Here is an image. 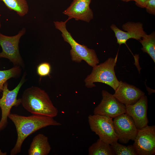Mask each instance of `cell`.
Listing matches in <instances>:
<instances>
[{
    "mask_svg": "<svg viewBox=\"0 0 155 155\" xmlns=\"http://www.w3.org/2000/svg\"><path fill=\"white\" fill-rule=\"evenodd\" d=\"M8 117L14 123L17 134L16 143L10 151L11 155L19 153L25 139L37 130L48 126H58L61 125L53 117L41 115L32 114L25 116L10 113Z\"/></svg>",
    "mask_w": 155,
    "mask_h": 155,
    "instance_id": "1",
    "label": "cell"
},
{
    "mask_svg": "<svg viewBox=\"0 0 155 155\" xmlns=\"http://www.w3.org/2000/svg\"><path fill=\"white\" fill-rule=\"evenodd\" d=\"M20 99L24 108L32 114L54 118L58 114L48 94L38 87L32 86L25 89Z\"/></svg>",
    "mask_w": 155,
    "mask_h": 155,
    "instance_id": "2",
    "label": "cell"
},
{
    "mask_svg": "<svg viewBox=\"0 0 155 155\" xmlns=\"http://www.w3.org/2000/svg\"><path fill=\"white\" fill-rule=\"evenodd\" d=\"M71 19L68 17L65 21L54 22L55 28L61 32L64 41L68 43L71 47L70 54L72 60L80 63L84 60L90 66L93 67L99 63V61L95 50L88 48L87 46L77 42L67 29L66 24Z\"/></svg>",
    "mask_w": 155,
    "mask_h": 155,
    "instance_id": "3",
    "label": "cell"
},
{
    "mask_svg": "<svg viewBox=\"0 0 155 155\" xmlns=\"http://www.w3.org/2000/svg\"><path fill=\"white\" fill-rule=\"evenodd\" d=\"M117 58V55L115 58L109 57L104 63L93 67L91 73L84 80L86 86L92 88L96 86L94 83L101 82L109 86L115 91L119 83L115 71Z\"/></svg>",
    "mask_w": 155,
    "mask_h": 155,
    "instance_id": "4",
    "label": "cell"
},
{
    "mask_svg": "<svg viewBox=\"0 0 155 155\" xmlns=\"http://www.w3.org/2000/svg\"><path fill=\"white\" fill-rule=\"evenodd\" d=\"M88 122L91 131L99 137V138L110 145L118 140L112 118L105 115L97 114L90 115Z\"/></svg>",
    "mask_w": 155,
    "mask_h": 155,
    "instance_id": "5",
    "label": "cell"
},
{
    "mask_svg": "<svg viewBox=\"0 0 155 155\" xmlns=\"http://www.w3.org/2000/svg\"><path fill=\"white\" fill-rule=\"evenodd\" d=\"M26 30L23 27L16 35L11 36L5 35L0 32V45L2 51L0 53V58L9 59L14 66H24L20 55L19 44L21 37L26 33Z\"/></svg>",
    "mask_w": 155,
    "mask_h": 155,
    "instance_id": "6",
    "label": "cell"
},
{
    "mask_svg": "<svg viewBox=\"0 0 155 155\" xmlns=\"http://www.w3.org/2000/svg\"><path fill=\"white\" fill-rule=\"evenodd\" d=\"M25 73L18 85L13 89L9 90L8 88V83H5L3 90L2 97L0 99V107L1 117L0 121V131L3 129L8 124L7 118L10 113L12 108L18 106L21 104L20 98L17 99L19 92L25 81Z\"/></svg>",
    "mask_w": 155,
    "mask_h": 155,
    "instance_id": "7",
    "label": "cell"
},
{
    "mask_svg": "<svg viewBox=\"0 0 155 155\" xmlns=\"http://www.w3.org/2000/svg\"><path fill=\"white\" fill-rule=\"evenodd\" d=\"M133 145L137 155H152L155 154V126L138 129Z\"/></svg>",
    "mask_w": 155,
    "mask_h": 155,
    "instance_id": "8",
    "label": "cell"
},
{
    "mask_svg": "<svg viewBox=\"0 0 155 155\" xmlns=\"http://www.w3.org/2000/svg\"><path fill=\"white\" fill-rule=\"evenodd\" d=\"M102 98L94 110V114L108 116L111 118L126 113L125 105L107 91L102 92Z\"/></svg>",
    "mask_w": 155,
    "mask_h": 155,
    "instance_id": "9",
    "label": "cell"
},
{
    "mask_svg": "<svg viewBox=\"0 0 155 155\" xmlns=\"http://www.w3.org/2000/svg\"><path fill=\"white\" fill-rule=\"evenodd\" d=\"M113 121L119 142L126 144L130 140L134 141L138 129L131 117L125 113L115 117Z\"/></svg>",
    "mask_w": 155,
    "mask_h": 155,
    "instance_id": "10",
    "label": "cell"
},
{
    "mask_svg": "<svg viewBox=\"0 0 155 155\" xmlns=\"http://www.w3.org/2000/svg\"><path fill=\"white\" fill-rule=\"evenodd\" d=\"M114 32L117 43L120 45L125 44L131 38L140 40L146 34L144 30L143 24L140 22H128L122 26V31L113 24L110 26Z\"/></svg>",
    "mask_w": 155,
    "mask_h": 155,
    "instance_id": "11",
    "label": "cell"
},
{
    "mask_svg": "<svg viewBox=\"0 0 155 155\" xmlns=\"http://www.w3.org/2000/svg\"><path fill=\"white\" fill-rule=\"evenodd\" d=\"M125 106V113L132 117L138 129L148 125V121L147 115L148 103L147 96L144 95L134 104L126 105Z\"/></svg>",
    "mask_w": 155,
    "mask_h": 155,
    "instance_id": "12",
    "label": "cell"
},
{
    "mask_svg": "<svg viewBox=\"0 0 155 155\" xmlns=\"http://www.w3.org/2000/svg\"><path fill=\"white\" fill-rule=\"evenodd\" d=\"M92 0H73L63 13L76 20L89 23L94 17L93 12L90 7Z\"/></svg>",
    "mask_w": 155,
    "mask_h": 155,
    "instance_id": "13",
    "label": "cell"
},
{
    "mask_svg": "<svg viewBox=\"0 0 155 155\" xmlns=\"http://www.w3.org/2000/svg\"><path fill=\"white\" fill-rule=\"evenodd\" d=\"M145 94L136 87L121 81L113 95L119 101L126 105L134 104Z\"/></svg>",
    "mask_w": 155,
    "mask_h": 155,
    "instance_id": "14",
    "label": "cell"
},
{
    "mask_svg": "<svg viewBox=\"0 0 155 155\" xmlns=\"http://www.w3.org/2000/svg\"><path fill=\"white\" fill-rule=\"evenodd\" d=\"M51 149L48 137L42 133H39L33 138L28 154L29 155H47Z\"/></svg>",
    "mask_w": 155,
    "mask_h": 155,
    "instance_id": "15",
    "label": "cell"
},
{
    "mask_svg": "<svg viewBox=\"0 0 155 155\" xmlns=\"http://www.w3.org/2000/svg\"><path fill=\"white\" fill-rule=\"evenodd\" d=\"M89 155H114L111 145L99 138L88 148Z\"/></svg>",
    "mask_w": 155,
    "mask_h": 155,
    "instance_id": "16",
    "label": "cell"
},
{
    "mask_svg": "<svg viewBox=\"0 0 155 155\" xmlns=\"http://www.w3.org/2000/svg\"><path fill=\"white\" fill-rule=\"evenodd\" d=\"M10 10L16 12L20 17L26 15L29 11V6L26 0H0Z\"/></svg>",
    "mask_w": 155,
    "mask_h": 155,
    "instance_id": "17",
    "label": "cell"
},
{
    "mask_svg": "<svg viewBox=\"0 0 155 155\" xmlns=\"http://www.w3.org/2000/svg\"><path fill=\"white\" fill-rule=\"evenodd\" d=\"M142 46V50L147 53L155 62V32L150 34H146L139 40Z\"/></svg>",
    "mask_w": 155,
    "mask_h": 155,
    "instance_id": "18",
    "label": "cell"
},
{
    "mask_svg": "<svg viewBox=\"0 0 155 155\" xmlns=\"http://www.w3.org/2000/svg\"><path fill=\"white\" fill-rule=\"evenodd\" d=\"M21 72L20 66L15 65L13 68L5 70H0V90L2 91L4 84L12 78L18 77Z\"/></svg>",
    "mask_w": 155,
    "mask_h": 155,
    "instance_id": "19",
    "label": "cell"
},
{
    "mask_svg": "<svg viewBox=\"0 0 155 155\" xmlns=\"http://www.w3.org/2000/svg\"><path fill=\"white\" fill-rule=\"evenodd\" d=\"M111 145L114 155H137L132 145L126 146L121 144L117 142Z\"/></svg>",
    "mask_w": 155,
    "mask_h": 155,
    "instance_id": "20",
    "label": "cell"
},
{
    "mask_svg": "<svg viewBox=\"0 0 155 155\" xmlns=\"http://www.w3.org/2000/svg\"><path fill=\"white\" fill-rule=\"evenodd\" d=\"M51 71V66L47 62H45L40 63L37 68V73L40 77L49 75Z\"/></svg>",
    "mask_w": 155,
    "mask_h": 155,
    "instance_id": "21",
    "label": "cell"
},
{
    "mask_svg": "<svg viewBox=\"0 0 155 155\" xmlns=\"http://www.w3.org/2000/svg\"><path fill=\"white\" fill-rule=\"evenodd\" d=\"M145 8L148 13L155 15V0H149L146 3Z\"/></svg>",
    "mask_w": 155,
    "mask_h": 155,
    "instance_id": "22",
    "label": "cell"
},
{
    "mask_svg": "<svg viewBox=\"0 0 155 155\" xmlns=\"http://www.w3.org/2000/svg\"><path fill=\"white\" fill-rule=\"evenodd\" d=\"M149 0H134L135 4L141 8H144L147 2Z\"/></svg>",
    "mask_w": 155,
    "mask_h": 155,
    "instance_id": "23",
    "label": "cell"
},
{
    "mask_svg": "<svg viewBox=\"0 0 155 155\" xmlns=\"http://www.w3.org/2000/svg\"><path fill=\"white\" fill-rule=\"evenodd\" d=\"M125 2H128L130 1H134V0H121Z\"/></svg>",
    "mask_w": 155,
    "mask_h": 155,
    "instance_id": "24",
    "label": "cell"
},
{
    "mask_svg": "<svg viewBox=\"0 0 155 155\" xmlns=\"http://www.w3.org/2000/svg\"><path fill=\"white\" fill-rule=\"evenodd\" d=\"M1 22H0V29L1 28Z\"/></svg>",
    "mask_w": 155,
    "mask_h": 155,
    "instance_id": "25",
    "label": "cell"
}]
</instances>
